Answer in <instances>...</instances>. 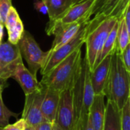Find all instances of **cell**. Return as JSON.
Listing matches in <instances>:
<instances>
[{
    "label": "cell",
    "mask_w": 130,
    "mask_h": 130,
    "mask_svg": "<svg viewBox=\"0 0 130 130\" xmlns=\"http://www.w3.org/2000/svg\"><path fill=\"white\" fill-rule=\"evenodd\" d=\"M104 94L107 100L115 103L120 110L130 98V72L126 69L120 53L117 50L111 56L110 72Z\"/></svg>",
    "instance_id": "6da1fadb"
},
{
    "label": "cell",
    "mask_w": 130,
    "mask_h": 130,
    "mask_svg": "<svg viewBox=\"0 0 130 130\" xmlns=\"http://www.w3.org/2000/svg\"><path fill=\"white\" fill-rule=\"evenodd\" d=\"M117 21L119 20L112 16L101 20H89L85 38L86 45L85 57L91 72L94 68L109 33Z\"/></svg>",
    "instance_id": "7a4b0ae2"
},
{
    "label": "cell",
    "mask_w": 130,
    "mask_h": 130,
    "mask_svg": "<svg viewBox=\"0 0 130 130\" xmlns=\"http://www.w3.org/2000/svg\"><path fill=\"white\" fill-rule=\"evenodd\" d=\"M82 48L72 53L40 82L43 85L62 91L74 85L82 63Z\"/></svg>",
    "instance_id": "3957f363"
},
{
    "label": "cell",
    "mask_w": 130,
    "mask_h": 130,
    "mask_svg": "<svg viewBox=\"0 0 130 130\" xmlns=\"http://www.w3.org/2000/svg\"><path fill=\"white\" fill-rule=\"evenodd\" d=\"M88 22L89 21L83 23L77 34L68 43L61 46L54 51L50 52L48 50V56L43 66L40 69V73L42 76L48 75L57 65H59L72 53L82 47L85 43V38Z\"/></svg>",
    "instance_id": "277c9868"
},
{
    "label": "cell",
    "mask_w": 130,
    "mask_h": 130,
    "mask_svg": "<svg viewBox=\"0 0 130 130\" xmlns=\"http://www.w3.org/2000/svg\"><path fill=\"white\" fill-rule=\"evenodd\" d=\"M98 0H82L72 4L66 11L51 23H48L46 34L54 27L58 25L69 24L73 23H84L91 19L94 8Z\"/></svg>",
    "instance_id": "5b68a950"
},
{
    "label": "cell",
    "mask_w": 130,
    "mask_h": 130,
    "mask_svg": "<svg viewBox=\"0 0 130 130\" xmlns=\"http://www.w3.org/2000/svg\"><path fill=\"white\" fill-rule=\"evenodd\" d=\"M18 46L22 58L28 65V70L37 76V72L40 70L45 62L48 51L43 52L34 37L27 30L24 31Z\"/></svg>",
    "instance_id": "8992f818"
},
{
    "label": "cell",
    "mask_w": 130,
    "mask_h": 130,
    "mask_svg": "<svg viewBox=\"0 0 130 130\" xmlns=\"http://www.w3.org/2000/svg\"><path fill=\"white\" fill-rule=\"evenodd\" d=\"M72 87L60 91L56 123L62 130H77L73 104Z\"/></svg>",
    "instance_id": "52a82bcc"
},
{
    "label": "cell",
    "mask_w": 130,
    "mask_h": 130,
    "mask_svg": "<svg viewBox=\"0 0 130 130\" xmlns=\"http://www.w3.org/2000/svg\"><path fill=\"white\" fill-rule=\"evenodd\" d=\"M21 62L22 56L18 44L14 45L8 41L0 43V79L7 82Z\"/></svg>",
    "instance_id": "ba28073f"
},
{
    "label": "cell",
    "mask_w": 130,
    "mask_h": 130,
    "mask_svg": "<svg viewBox=\"0 0 130 130\" xmlns=\"http://www.w3.org/2000/svg\"><path fill=\"white\" fill-rule=\"evenodd\" d=\"M46 89V86L41 84L38 90L25 95V102L21 118L24 120L27 125L34 128L44 120L41 113V105Z\"/></svg>",
    "instance_id": "9c48e42d"
},
{
    "label": "cell",
    "mask_w": 130,
    "mask_h": 130,
    "mask_svg": "<svg viewBox=\"0 0 130 130\" xmlns=\"http://www.w3.org/2000/svg\"><path fill=\"white\" fill-rule=\"evenodd\" d=\"M111 56L112 55L105 57L90 73L91 82L94 94H104L109 76Z\"/></svg>",
    "instance_id": "30bf717a"
},
{
    "label": "cell",
    "mask_w": 130,
    "mask_h": 130,
    "mask_svg": "<svg viewBox=\"0 0 130 130\" xmlns=\"http://www.w3.org/2000/svg\"><path fill=\"white\" fill-rule=\"evenodd\" d=\"M86 22V21H85ZM85 23V22H84ZM83 23H73L69 24L58 25L50 30L47 34L54 35L55 38L50 51H54L61 46L71 40L78 32Z\"/></svg>",
    "instance_id": "8fae6325"
},
{
    "label": "cell",
    "mask_w": 130,
    "mask_h": 130,
    "mask_svg": "<svg viewBox=\"0 0 130 130\" xmlns=\"http://www.w3.org/2000/svg\"><path fill=\"white\" fill-rule=\"evenodd\" d=\"M11 78L19 84L25 95L33 93L41 86L40 82L37 79V76L34 75L24 66L23 62L18 65Z\"/></svg>",
    "instance_id": "7c38bea8"
},
{
    "label": "cell",
    "mask_w": 130,
    "mask_h": 130,
    "mask_svg": "<svg viewBox=\"0 0 130 130\" xmlns=\"http://www.w3.org/2000/svg\"><path fill=\"white\" fill-rule=\"evenodd\" d=\"M105 96L95 94L88 111V123L94 130H102L105 117Z\"/></svg>",
    "instance_id": "4fadbf2b"
},
{
    "label": "cell",
    "mask_w": 130,
    "mask_h": 130,
    "mask_svg": "<svg viewBox=\"0 0 130 130\" xmlns=\"http://www.w3.org/2000/svg\"><path fill=\"white\" fill-rule=\"evenodd\" d=\"M46 92L41 105V113L44 120L54 123L59 102L60 91L46 87Z\"/></svg>",
    "instance_id": "5bb4252c"
},
{
    "label": "cell",
    "mask_w": 130,
    "mask_h": 130,
    "mask_svg": "<svg viewBox=\"0 0 130 130\" xmlns=\"http://www.w3.org/2000/svg\"><path fill=\"white\" fill-rule=\"evenodd\" d=\"M102 130H121L120 110L115 103L107 100Z\"/></svg>",
    "instance_id": "9a60e30c"
},
{
    "label": "cell",
    "mask_w": 130,
    "mask_h": 130,
    "mask_svg": "<svg viewBox=\"0 0 130 130\" xmlns=\"http://www.w3.org/2000/svg\"><path fill=\"white\" fill-rule=\"evenodd\" d=\"M119 25H120V21H117L114 26L113 27L112 30L109 33L106 41L103 46L101 53L100 54V56L94 66V68L107 56L113 55L116 50H117V32L119 29Z\"/></svg>",
    "instance_id": "2e32d148"
},
{
    "label": "cell",
    "mask_w": 130,
    "mask_h": 130,
    "mask_svg": "<svg viewBox=\"0 0 130 130\" xmlns=\"http://www.w3.org/2000/svg\"><path fill=\"white\" fill-rule=\"evenodd\" d=\"M46 5L48 9L47 14L49 15L50 21L48 23H51L65 11H66L72 4V0H42Z\"/></svg>",
    "instance_id": "e0dca14e"
},
{
    "label": "cell",
    "mask_w": 130,
    "mask_h": 130,
    "mask_svg": "<svg viewBox=\"0 0 130 130\" xmlns=\"http://www.w3.org/2000/svg\"><path fill=\"white\" fill-rule=\"evenodd\" d=\"M120 0H98L94 8V20H101L110 17Z\"/></svg>",
    "instance_id": "ac0fdd59"
},
{
    "label": "cell",
    "mask_w": 130,
    "mask_h": 130,
    "mask_svg": "<svg viewBox=\"0 0 130 130\" xmlns=\"http://www.w3.org/2000/svg\"><path fill=\"white\" fill-rule=\"evenodd\" d=\"M129 34L130 31L128 30L123 18H122L120 21L117 38V51L120 53H122L125 50V48L130 44Z\"/></svg>",
    "instance_id": "d6986e66"
},
{
    "label": "cell",
    "mask_w": 130,
    "mask_h": 130,
    "mask_svg": "<svg viewBox=\"0 0 130 130\" xmlns=\"http://www.w3.org/2000/svg\"><path fill=\"white\" fill-rule=\"evenodd\" d=\"M4 87H0V127H4L9 124L10 119L11 117L17 118L18 113H15L11 111L5 104L2 98V91Z\"/></svg>",
    "instance_id": "ffe728a7"
},
{
    "label": "cell",
    "mask_w": 130,
    "mask_h": 130,
    "mask_svg": "<svg viewBox=\"0 0 130 130\" xmlns=\"http://www.w3.org/2000/svg\"><path fill=\"white\" fill-rule=\"evenodd\" d=\"M24 31V24L22 21L20 19L14 27H12L10 30H8V41L12 44L17 45L21 40Z\"/></svg>",
    "instance_id": "44dd1931"
},
{
    "label": "cell",
    "mask_w": 130,
    "mask_h": 130,
    "mask_svg": "<svg viewBox=\"0 0 130 130\" xmlns=\"http://www.w3.org/2000/svg\"><path fill=\"white\" fill-rule=\"evenodd\" d=\"M121 130H130V98L120 110Z\"/></svg>",
    "instance_id": "7402d4cb"
},
{
    "label": "cell",
    "mask_w": 130,
    "mask_h": 130,
    "mask_svg": "<svg viewBox=\"0 0 130 130\" xmlns=\"http://www.w3.org/2000/svg\"><path fill=\"white\" fill-rule=\"evenodd\" d=\"M21 18L19 17V14H18L17 10L14 8V7L11 6L7 14L5 21L4 22V26L7 29V31L10 30L12 27H14V25L17 24V22Z\"/></svg>",
    "instance_id": "603a6c76"
},
{
    "label": "cell",
    "mask_w": 130,
    "mask_h": 130,
    "mask_svg": "<svg viewBox=\"0 0 130 130\" xmlns=\"http://www.w3.org/2000/svg\"><path fill=\"white\" fill-rule=\"evenodd\" d=\"M12 6L11 0H0V16L4 24L7 14Z\"/></svg>",
    "instance_id": "cb8c5ba5"
},
{
    "label": "cell",
    "mask_w": 130,
    "mask_h": 130,
    "mask_svg": "<svg viewBox=\"0 0 130 130\" xmlns=\"http://www.w3.org/2000/svg\"><path fill=\"white\" fill-rule=\"evenodd\" d=\"M120 55L126 69L130 72V44L125 48L122 53H120Z\"/></svg>",
    "instance_id": "d4e9b609"
},
{
    "label": "cell",
    "mask_w": 130,
    "mask_h": 130,
    "mask_svg": "<svg viewBox=\"0 0 130 130\" xmlns=\"http://www.w3.org/2000/svg\"><path fill=\"white\" fill-rule=\"evenodd\" d=\"M26 125L24 119H20L13 124H8L4 127H0V130H23Z\"/></svg>",
    "instance_id": "484cf974"
},
{
    "label": "cell",
    "mask_w": 130,
    "mask_h": 130,
    "mask_svg": "<svg viewBox=\"0 0 130 130\" xmlns=\"http://www.w3.org/2000/svg\"><path fill=\"white\" fill-rule=\"evenodd\" d=\"M34 8L36 10L43 14H47L48 13V9L46 5V4L42 1V0H37L34 2Z\"/></svg>",
    "instance_id": "4316f807"
},
{
    "label": "cell",
    "mask_w": 130,
    "mask_h": 130,
    "mask_svg": "<svg viewBox=\"0 0 130 130\" xmlns=\"http://www.w3.org/2000/svg\"><path fill=\"white\" fill-rule=\"evenodd\" d=\"M53 124H54V123L43 120L39 125H37L34 129L35 130H53Z\"/></svg>",
    "instance_id": "83f0119b"
},
{
    "label": "cell",
    "mask_w": 130,
    "mask_h": 130,
    "mask_svg": "<svg viewBox=\"0 0 130 130\" xmlns=\"http://www.w3.org/2000/svg\"><path fill=\"white\" fill-rule=\"evenodd\" d=\"M82 130H94L91 128V126H90V124H89V123H88V120L84 123V126H83Z\"/></svg>",
    "instance_id": "f1b7e54d"
},
{
    "label": "cell",
    "mask_w": 130,
    "mask_h": 130,
    "mask_svg": "<svg viewBox=\"0 0 130 130\" xmlns=\"http://www.w3.org/2000/svg\"><path fill=\"white\" fill-rule=\"evenodd\" d=\"M4 24L1 23L0 24V42H2V38H3V34H4Z\"/></svg>",
    "instance_id": "f546056e"
},
{
    "label": "cell",
    "mask_w": 130,
    "mask_h": 130,
    "mask_svg": "<svg viewBox=\"0 0 130 130\" xmlns=\"http://www.w3.org/2000/svg\"><path fill=\"white\" fill-rule=\"evenodd\" d=\"M23 130H35V129L34 127H32V126H29V125H27L26 123V125H25V126H24V128Z\"/></svg>",
    "instance_id": "4dcf8cb0"
},
{
    "label": "cell",
    "mask_w": 130,
    "mask_h": 130,
    "mask_svg": "<svg viewBox=\"0 0 130 130\" xmlns=\"http://www.w3.org/2000/svg\"><path fill=\"white\" fill-rule=\"evenodd\" d=\"M53 130H62L59 126H58V124L56 123V122H54V124H53Z\"/></svg>",
    "instance_id": "1f68e13d"
},
{
    "label": "cell",
    "mask_w": 130,
    "mask_h": 130,
    "mask_svg": "<svg viewBox=\"0 0 130 130\" xmlns=\"http://www.w3.org/2000/svg\"><path fill=\"white\" fill-rule=\"evenodd\" d=\"M5 86H6V82L0 79V87H4L5 88Z\"/></svg>",
    "instance_id": "d6a6232c"
},
{
    "label": "cell",
    "mask_w": 130,
    "mask_h": 130,
    "mask_svg": "<svg viewBox=\"0 0 130 130\" xmlns=\"http://www.w3.org/2000/svg\"><path fill=\"white\" fill-rule=\"evenodd\" d=\"M72 1H73V4H74V3H76V2H81V1H82V0H72Z\"/></svg>",
    "instance_id": "836d02e7"
},
{
    "label": "cell",
    "mask_w": 130,
    "mask_h": 130,
    "mask_svg": "<svg viewBox=\"0 0 130 130\" xmlns=\"http://www.w3.org/2000/svg\"><path fill=\"white\" fill-rule=\"evenodd\" d=\"M1 23L3 24V22H2V18H1V16H0V24H1Z\"/></svg>",
    "instance_id": "e575fe53"
},
{
    "label": "cell",
    "mask_w": 130,
    "mask_h": 130,
    "mask_svg": "<svg viewBox=\"0 0 130 130\" xmlns=\"http://www.w3.org/2000/svg\"><path fill=\"white\" fill-rule=\"evenodd\" d=\"M2 43V42H0V43Z\"/></svg>",
    "instance_id": "d590c367"
}]
</instances>
